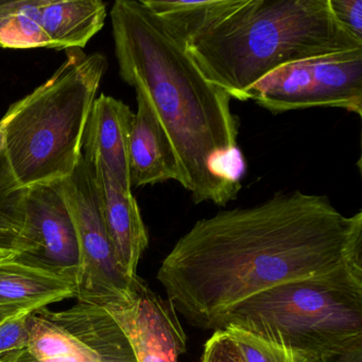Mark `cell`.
<instances>
[{
    "mask_svg": "<svg viewBox=\"0 0 362 362\" xmlns=\"http://www.w3.org/2000/svg\"><path fill=\"white\" fill-rule=\"evenodd\" d=\"M76 294L73 275L20 257L0 260V310L33 313Z\"/></svg>",
    "mask_w": 362,
    "mask_h": 362,
    "instance_id": "4fadbf2b",
    "label": "cell"
},
{
    "mask_svg": "<svg viewBox=\"0 0 362 362\" xmlns=\"http://www.w3.org/2000/svg\"><path fill=\"white\" fill-rule=\"evenodd\" d=\"M107 67L103 54L67 49L66 60L52 77L0 120L6 156L23 187L63 181L75 171Z\"/></svg>",
    "mask_w": 362,
    "mask_h": 362,
    "instance_id": "277c9868",
    "label": "cell"
},
{
    "mask_svg": "<svg viewBox=\"0 0 362 362\" xmlns=\"http://www.w3.org/2000/svg\"><path fill=\"white\" fill-rule=\"evenodd\" d=\"M356 49L362 41L339 25L328 0H234L185 43L201 75L240 101L279 67Z\"/></svg>",
    "mask_w": 362,
    "mask_h": 362,
    "instance_id": "3957f363",
    "label": "cell"
},
{
    "mask_svg": "<svg viewBox=\"0 0 362 362\" xmlns=\"http://www.w3.org/2000/svg\"><path fill=\"white\" fill-rule=\"evenodd\" d=\"M21 313H18V311L10 310H0V324L4 323V322L5 321H7V320L10 319V317H16V315H21Z\"/></svg>",
    "mask_w": 362,
    "mask_h": 362,
    "instance_id": "d4e9b609",
    "label": "cell"
},
{
    "mask_svg": "<svg viewBox=\"0 0 362 362\" xmlns=\"http://www.w3.org/2000/svg\"><path fill=\"white\" fill-rule=\"evenodd\" d=\"M43 0L0 3V48H52L41 25Z\"/></svg>",
    "mask_w": 362,
    "mask_h": 362,
    "instance_id": "d6986e66",
    "label": "cell"
},
{
    "mask_svg": "<svg viewBox=\"0 0 362 362\" xmlns=\"http://www.w3.org/2000/svg\"><path fill=\"white\" fill-rule=\"evenodd\" d=\"M111 18L120 77L149 98L177 152L183 187L194 204L226 206L245 171L232 98L201 75L185 44L141 0H117Z\"/></svg>",
    "mask_w": 362,
    "mask_h": 362,
    "instance_id": "7a4b0ae2",
    "label": "cell"
},
{
    "mask_svg": "<svg viewBox=\"0 0 362 362\" xmlns=\"http://www.w3.org/2000/svg\"><path fill=\"white\" fill-rule=\"evenodd\" d=\"M324 362H362V341L354 343L340 355L334 356Z\"/></svg>",
    "mask_w": 362,
    "mask_h": 362,
    "instance_id": "cb8c5ba5",
    "label": "cell"
},
{
    "mask_svg": "<svg viewBox=\"0 0 362 362\" xmlns=\"http://www.w3.org/2000/svg\"><path fill=\"white\" fill-rule=\"evenodd\" d=\"M99 306L119 326L137 362H179L185 354L186 334L175 308L141 277Z\"/></svg>",
    "mask_w": 362,
    "mask_h": 362,
    "instance_id": "ba28073f",
    "label": "cell"
},
{
    "mask_svg": "<svg viewBox=\"0 0 362 362\" xmlns=\"http://www.w3.org/2000/svg\"><path fill=\"white\" fill-rule=\"evenodd\" d=\"M271 113L339 107L362 116V49L337 52L279 67L254 84L245 101Z\"/></svg>",
    "mask_w": 362,
    "mask_h": 362,
    "instance_id": "8992f818",
    "label": "cell"
},
{
    "mask_svg": "<svg viewBox=\"0 0 362 362\" xmlns=\"http://www.w3.org/2000/svg\"><path fill=\"white\" fill-rule=\"evenodd\" d=\"M92 165L114 258L120 272L134 281L139 277V260L149 245L139 204L132 192H124L101 165Z\"/></svg>",
    "mask_w": 362,
    "mask_h": 362,
    "instance_id": "8fae6325",
    "label": "cell"
},
{
    "mask_svg": "<svg viewBox=\"0 0 362 362\" xmlns=\"http://www.w3.org/2000/svg\"><path fill=\"white\" fill-rule=\"evenodd\" d=\"M135 90L137 112L129 148L131 185L141 187L173 180L183 186V173L173 143L147 95L141 88Z\"/></svg>",
    "mask_w": 362,
    "mask_h": 362,
    "instance_id": "7c38bea8",
    "label": "cell"
},
{
    "mask_svg": "<svg viewBox=\"0 0 362 362\" xmlns=\"http://www.w3.org/2000/svg\"><path fill=\"white\" fill-rule=\"evenodd\" d=\"M30 315L29 313H21L0 324V355L27 349Z\"/></svg>",
    "mask_w": 362,
    "mask_h": 362,
    "instance_id": "7402d4cb",
    "label": "cell"
},
{
    "mask_svg": "<svg viewBox=\"0 0 362 362\" xmlns=\"http://www.w3.org/2000/svg\"><path fill=\"white\" fill-rule=\"evenodd\" d=\"M337 22L362 41V0H328Z\"/></svg>",
    "mask_w": 362,
    "mask_h": 362,
    "instance_id": "603a6c76",
    "label": "cell"
},
{
    "mask_svg": "<svg viewBox=\"0 0 362 362\" xmlns=\"http://www.w3.org/2000/svg\"><path fill=\"white\" fill-rule=\"evenodd\" d=\"M27 188L13 175L0 135V260L18 257Z\"/></svg>",
    "mask_w": 362,
    "mask_h": 362,
    "instance_id": "ac0fdd59",
    "label": "cell"
},
{
    "mask_svg": "<svg viewBox=\"0 0 362 362\" xmlns=\"http://www.w3.org/2000/svg\"><path fill=\"white\" fill-rule=\"evenodd\" d=\"M107 5L100 0H43L41 25L54 49H82L105 26Z\"/></svg>",
    "mask_w": 362,
    "mask_h": 362,
    "instance_id": "9a60e30c",
    "label": "cell"
},
{
    "mask_svg": "<svg viewBox=\"0 0 362 362\" xmlns=\"http://www.w3.org/2000/svg\"><path fill=\"white\" fill-rule=\"evenodd\" d=\"M163 26L182 43L202 30L216 16L230 7L234 0H141Z\"/></svg>",
    "mask_w": 362,
    "mask_h": 362,
    "instance_id": "e0dca14e",
    "label": "cell"
},
{
    "mask_svg": "<svg viewBox=\"0 0 362 362\" xmlns=\"http://www.w3.org/2000/svg\"><path fill=\"white\" fill-rule=\"evenodd\" d=\"M18 257L76 277L79 250L61 181L27 188Z\"/></svg>",
    "mask_w": 362,
    "mask_h": 362,
    "instance_id": "9c48e42d",
    "label": "cell"
},
{
    "mask_svg": "<svg viewBox=\"0 0 362 362\" xmlns=\"http://www.w3.org/2000/svg\"><path fill=\"white\" fill-rule=\"evenodd\" d=\"M41 310L86 343L103 362H137L128 339L99 305L78 300L75 306L60 313Z\"/></svg>",
    "mask_w": 362,
    "mask_h": 362,
    "instance_id": "5bb4252c",
    "label": "cell"
},
{
    "mask_svg": "<svg viewBox=\"0 0 362 362\" xmlns=\"http://www.w3.org/2000/svg\"><path fill=\"white\" fill-rule=\"evenodd\" d=\"M345 274H362V211L345 216L327 197L292 190L199 220L156 279L190 326L216 332L255 294Z\"/></svg>",
    "mask_w": 362,
    "mask_h": 362,
    "instance_id": "6da1fadb",
    "label": "cell"
},
{
    "mask_svg": "<svg viewBox=\"0 0 362 362\" xmlns=\"http://www.w3.org/2000/svg\"><path fill=\"white\" fill-rule=\"evenodd\" d=\"M223 330L234 339L247 362H320L302 349L269 342L232 326H226Z\"/></svg>",
    "mask_w": 362,
    "mask_h": 362,
    "instance_id": "ffe728a7",
    "label": "cell"
},
{
    "mask_svg": "<svg viewBox=\"0 0 362 362\" xmlns=\"http://www.w3.org/2000/svg\"><path fill=\"white\" fill-rule=\"evenodd\" d=\"M27 351L37 362H103L86 343L42 310L29 315Z\"/></svg>",
    "mask_w": 362,
    "mask_h": 362,
    "instance_id": "2e32d148",
    "label": "cell"
},
{
    "mask_svg": "<svg viewBox=\"0 0 362 362\" xmlns=\"http://www.w3.org/2000/svg\"><path fill=\"white\" fill-rule=\"evenodd\" d=\"M200 362H247V360L226 330H216L205 342Z\"/></svg>",
    "mask_w": 362,
    "mask_h": 362,
    "instance_id": "44dd1931",
    "label": "cell"
},
{
    "mask_svg": "<svg viewBox=\"0 0 362 362\" xmlns=\"http://www.w3.org/2000/svg\"><path fill=\"white\" fill-rule=\"evenodd\" d=\"M133 118L126 103L101 95L90 110L82 145L84 158L101 165L126 192H132L129 148Z\"/></svg>",
    "mask_w": 362,
    "mask_h": 362,
    "instance_id": "30bf717a",
    "label": "cell"
},
{
    "mask_svg": "<svg viewBox=\"0 0 362 362\" xmlns=\"http://www.w3.org/2000/svg\"><path fill=\"white\" fill-rule=\"evenodd\" d=\"M226 326L326 361L362 341V274L271 288L239 304Z\"/></svg>",
    "mask_w": 362,
    "mask_h": 362,
    "instance_id": "5b68a950",
    "label": "cell"
},
{
    "mask_svg": "<svg viewBox=\"0 0 362 362\" xmlns=\"http://www.w3.org/2000/svg\"><path fill=\"white\" fill-rule=\"evenodd\" d=\"M77 236L79 262L76 271V298L100 305L131 288L116 264L105 228L95 171L82 153L75 171L61 181Z\"/></svg>",
    "mask_w": 362,
    "mask_h": 362,
    "instance_id": "52a82bcc",
    "label": "cell"
}]
</instances>
